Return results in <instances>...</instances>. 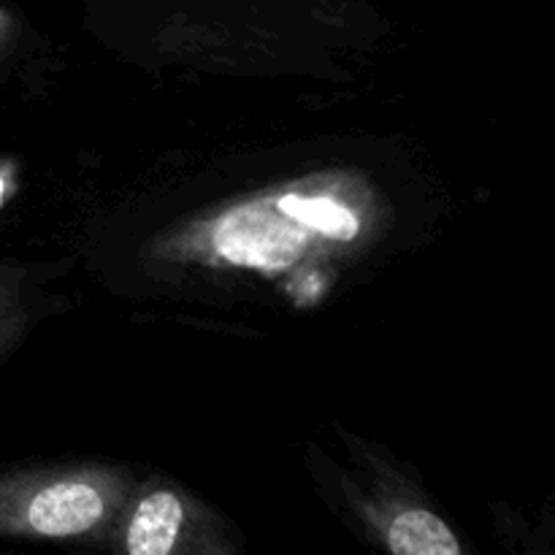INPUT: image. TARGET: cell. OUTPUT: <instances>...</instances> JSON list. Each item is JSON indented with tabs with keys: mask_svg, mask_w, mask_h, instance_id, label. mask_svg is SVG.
Masks as SVG:
<instances>
[{
	"mask_svg": "<svg viewBox=\"0 0 555 555\" xmlns=\"http://www.w3.org/2000/svg\"><path fill=\"white\" fill-rule=\"evenodd\" d=\"M3 25H5V16H3V11H0V30H3Z\"/></svg>",
	"mask_w": 555,
	"mask_h": 555,
	"instance_id": "8992f818",
	"label": "cell"
},
{
	"mask_svg": "<svg viewBox=\"0 0 555 555\" xmlns=\"http://www.w3.org/2000/svg\"><path fill=\"white\" fill-rule=\"evenodd\" d=\"M0 204H3V179H0Z\"/></svg>",
	"mask_w": 555,
	"mask_h": 555,
	"instance_id": "52a82bcc",
	"label": "cell"
},
{
	"mask_svg": "<svg viewBox=\"0 0 555 555\" xmlns=\"http://www.w3.org/2000/svg\"><path fill=\"white\" fill-rule=\"evenodd\" d=\"M388 547L396 555H459L461 545L442 518L428 509H406L388 526Z\"/></svg>",
	"mask_w": 555,
	"mask_h": 555,
	"instance_id": "277c9868",
	"label": "cell"
},
{
	"mask_svg": "<svg viewBox=\"0 0 555 555\" xmlns=\"http://www.w3.org/2000/svg\"><path fill=\"white\" fill-rule=\"evenodd\" d=\"M182 502L171 491H155L135 507L128 526V551L133 555H166L182 529Z\"/></svg>",
	"mask_w": 555,
	"mask_h": 555,
	"instance_id": "3957f363",
	"label": "cell"
},
{
	"mask_svg": "<svg viewBox=\"0 0 555 555\" xmlns=\"http://www.w3.org/2000/svg\"><path fill=\"white\" fill-rule=\"evenodd\" d=\"M276 211L287 220L298 222L309 231H320L323 236L350 242L358 236V220L347 206L331 198H307V195H282Z\"/></svg>",
	"mask_w": 555,
	"mask_h": 555,
	"instance_id": "5b68a950",
	"label": "cell"
},
{
	"mask_svg": "<svg viewBox=\"0 0 555 555\" xmlns=\"http://www.w3.org/2000/svg\"><path fill=\"white\" fill-rule=\"evenodd\" d=\"M215 244L222 258L242 266L280 269L304 247V233H296L276 217L260 209H242L228 215L217 225Z\"/></svg>",
	"mask_w": 555,
	"mask_h": 555,
	"instance_id": "6da1fadb",
	"label": "cell"
},
{
	"mask_svg": "<svg viewBox=\"0 0 555 555\" xmlns=\"http://www.w3.org/2000/svg\"><path fill=\"white\" fill-rule=\"evenodd\" d=\"M103 496L87 482H57L41 488L25 507L27 529L41 537H74L90 531L103 518Z\"/></svg>",
	"mask_w": 555,
	"mask_h": 555,
	"instance_id": "7a4b0ae2",
	"label": "cell"
}]
</instances>
